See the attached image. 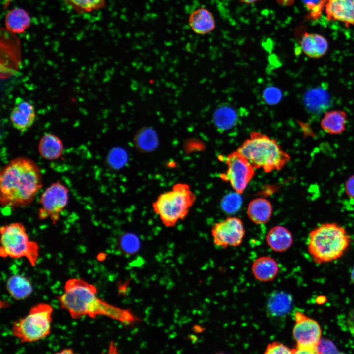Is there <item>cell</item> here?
<instances>
[{
	"label": "cell",
	"mask_w": 354,
	"mask_h": 354,
	"mask_svg": "<svg viewBox=\"0 0 354 354\" xmlns=\"http://www.w3.org/2000/svg\"><path fill=\"white\" fill-rule=\"evenodd\" d=\"M42 176L31 159L18 157L0 173V203L3 208L25 207L32 203L42 187Z\"/></svg>",
	"instance_id": "6da1fadb"
},
{
	"label": "cell",
	"mask_w": 354,
	"mask_h": 354,
	"mask_svg": "<svg viewBox=\"0 0 354 354\" xmlns=\"http://www.w3.org/2000/svg\"><path fill=\"white\" fill-rule=\"evenodd\" d=\"M64 292L59 297L61 307L73 319L88 316L95 318L104 315L112 319L129 321L132 318L129 312L111 305L99 298L96 287L79 278L68 279Z\"/></svg>",
	"instance_id": "7a4b0ae2"
},
{
	"label": "cell",
	"mask_w": 354,
	"mask_h": 354,
	"mask_svg": "<svg viewBox=\"0 0 354 354\" xmlns=\"http://www.w3.org/2000/svg\"><path fill=\"white\" fill-rule=\"evenodd\" d=\"M351 242V236L344 227L335 222H326L310 231L307 249L314 263L321 264L340 258Z\"/></svg>",
	"instance_id": "3957f363"
},
{
	"label": "cell",
	"mask_w": 354,
	"mask_h": 354,
	"mask_svg": "<svg viewBox=\"0 0 354 354\" xmlns=\"http://www.w3.org/2000/svg\"><path fill=\"white\" fill-rule=\"evenodd\" d=\"M254 169L262 168L266 173L280 170L290 160L276 140L254 131L237 150Z\"/></svg>",
	"instance_id": "277c9868"
},
{
	"label": "cell",
	"mask_w": 354,
	"mask_h": 354,
	"mask_svg": "<svg viewBox=\"0 0 354 354\" xmlns=\"http://www.w3.org/2000/svg\"><path fill=\"white\" fill-rule=\"evenodd\" d=\"M195 200L196 196L188 184L177 183L157 197L152 208L163 225L171 228L186 218Z\"/></svg>",
	"instance_id": "5b68a950"
},
{
	"label": "cell",
	"mask_w": 354,
	"mask_h": 354,
	"mask_svg": "<svg viewBox=\"0 0 354 354\" xmlns=\"http://www.w3.org/2000/svg\"><path fill=\"white\" fill-rule=\"evenodd\" d=\"M0 255L3 258L24 257L32 266H36L39 256L38 244L29 238L23 224L16 222L0 228Z\"/></svg>",
	"instance_id": "8992f818"
},
{
	"label": "cell",
	"mask_w": 354,
	"mask_h": 354,
	"mask_svg": "<svg viewBox=\"0 0 354 354\" xmlns=\"http://www.w3.org/2000/svg\"><path fill=\"white\" fill-rule=\"evenodd\" d=\"M53 308L46 303L30 308L27 315L13 322L11 332L21 343H32L48 336L51 329Z\"/></svg>",
	"instance_id": "52a82bcc"
},
{
	"label": "cell",
	"mask_w": 354,
	"mask_h": 354,
	"mask_svg": "<svg viewBox=\"0 0 354 354\" xmlns=\"http://www.w3.org/2000/svg\"><path fill=\"white\" fill-rule=\"evenodd\" d=\"M294 319L292 335L296 344L292 354L319 353L322 331L318 322L300 311L295 312Z\"/></svg>",
	"instance_id": "ba28073f"
},
{
	"label": "cell",
	"mask_w": 354,
	"mask_h": 354,
	"mask_svg": "<svg viewBox=\"0 0 354 354\" xmlns=\"http://www.w3.org/2000/svg\"><path fill=\"white\" fill-rule=\"evenodd\" d=\"M69 190L59 180L52 183L42 193L37 213L38 219L49 218L53 225L59 220L61 213L67 206Z\"/></svg>",
	"instance_id": "9c48e42d"
},
{
	"label": "cell",
	"mask_w": 354,
	"mask_h": 354,
	"mask_svg": "<svg viewBox=\"0 0 354 354\" xmlns=\"http://www.w3.org/2000/svg\"><path fill=\"white\" fill-rule=\"evenodd\" d=\"M226 171L220 178L228 181L236 192L242 194L253 178L254 168L237 150L230 153L225 159Z\"/></svg>",
	"instance_id": "30bf717a"
},
{
	"label": "cell",
	"mask_w": 354,
	"mask_h": 354,
	"mask_svg": "<svg viewBox=\"0 0 354 354\" xmlns=\"http://www.w3.org/2000/svg\"><path fill=\"white\" fill-rule=\"evenodd\" d=\"M213 242L217 246H237L242 243L245 229L242 221L238 218L229 217L216 223L211 229Z\"/></svg>",
	"instance_id": "8fae6325"
},
{
	"label": "cell",
	"mask_w": 354,
	"mask_h": 354,
	"mask_svg": "<svg viewBox=\"0 0 354 354\" xmlns=\"http://www.w3.org/2000/svg\"><path fill=\"white\" fill-rule=\"evenodd\" d=\"M36 118L34 106L22 98H17L10 113V120L13 127L21 132L29 130Z\"/></svg>",
	"instance_id": "7c38bea8"
},
{
	"label": "cell",
	"mask_w": 354,
	"mask_h": 354,
	"mask_svg": "<svg viewBox=\"0 0 354 354\" xmlns=\"http://www.w3.org/2000/svg\"><path fill=\"white\" fill-rule=\"evenodd\" d=\"M324 8L328 20L354 26V0H324Z\"/></svg>",
	"instance_id": "4fadbf2b"
},
{
	"label": "cell",
	"mask_w": 354,
	"mask_h": 354,
	"mask_svg": "<svg viewBox=\"0 0 354 354\" xmlns=\"http://www.w3.org/2000/svg\"><path fill=\"white\" fill-rule=\"evenodd\" d=\"M188 25L194 33L200 35L209 33L216 27L213 14L204 7L196 9L190 14Z\"/></svg>",
	"instance_id": "5bb4252c"
},
{
	"label": "cell",
	"mask_w": 354,
	"mask_h": 354,
	"mask_svg": "<svg viewBox=\"0 0 354 354\" xmlns=\"http://www.w3.org/2000/svg\"><path fill=\"white\" fill-rule=\"evenodd\" d=\"M252 274L257 280L261 282L272 281L279 272L278 263L272 257L261 256L252 263Z\"/></svg>",
	"instance_id": "9a60e30c"
},
{
	"label": "cell",
	"mask_w": 354,
	"mask_h": 354,
	"mask_svg": "<svg viewBox=\"0 0 354 354\" xmlns=\"http://www.w3.org/2000/svg\"><path fill=\"white\" fill-rule=\"evenodd\" d=\"M300 44L303 53L311 58L317 59L323 57L328 48L326 38L316 33H304Z\"/></svg>",
	"instance_id": "2e32d148"
},
{
	"label": "cell",
	"mask_w": 354,
	"mask_h": 354,
	"mask_svg": "<svg viewBox=\"0 0 354 354\" xmlns=\"http://www.w3.org/2000/svg\"><path fill=\"white\" fill-rule=\"evenodd\" d=\"M61 140L56 135L51 133L44 134L39 140L38 150L42 158L54 160L59 158L63 151Z\"/></svg>",
	"instance_id": "e0dca14e"
},
{
	"label": "cell",
	"mask_w": 354,
	"mask_h": 354,
	"mask_svg": "<svg viewBox=\"0 0 354 354\" xmlns=\"http://www.w3.org/2000/svg\"><path fill=\"white\" fill-rule=\"evenodd\" d=\"M347 114L343 110H333L326 112L320 121L322 130L330 135H338L346 130Z\"/></svg>",
	"instance_id": "ac0fdd59"
},
{
	"label": "cell",
	"mask_w": 354,
	"mask_h": 354,
	"mask_svg": "<svg viewBox=\"0 0 354 354\" xmlns=\"http://www.w3.org/2000/svg\"><path fill=\"white\" fill-rule=\"evenodd\" d=\"M266 241L274 251L283 252L292 245L293 239L291 233L285 227L276 226L272 228L266 236Z\"/></svg>",
	"instance_id": "d6986e66"
},
{
	"label": "cell",
	"mask_w": 354,
	"mask_h": 354,
	"mask_svg": "<svg viewBox=\"0 0 354 354\" xmlns=\"http://www.w3.org/2000/svg\"><path fill=\"white\" fill-rule=\"evenodd\" d=\"M6 289L11 297L16 300H24L33 292L31 282L26 277L20 274L12 275L8 278Z\"/></svg>",
	"instance_id": "ffe728a7"
},
{
	"label": "cell",
	"mask_w": 354,
	"mask_h": 354,
	"mask_svg": "<svg viewBox=\"0 0 354 354\" xmlns=\"http://www.w3.org/2000/svg\"><path fill=\"white\" fill-rule=\"evenodd\" d=\"M6 29L13 34L22 33L30 27V17L28 13L21 8L9 11L5 17Z\"/></svg>",
	"instance_id": "44dd1931"
},
{
	"label": "cell",
	"mask_w": 354,
	"mask_h": 354,
	"mask_svg": "<svg viewBox=\"0 0 354 354\" xmlns=\"http://www.w3.org/2000/svg\"><path fill=\"white\" fill-rule=\"evenodd\" d=\"M272 212L271 203L261 198L252 200L247 207V214L250 220L255 224H261L267 222Z\"/></svg>",
	"instance_id": "7402d4cb"
},
{
	"label": "cell",
	"mask_w": 354,
	"mask_h": 354,
	"mask_svg": "<svg viewBox=\"0 0 354 354\" xmlns=\"http://www.w3.org/2000/svg\"><path fill=\"white\" fill-rule=\"evenodd\" d=\"M237 118V114L235 109L228 105L219 107L213 115L214 123L217 128L221 131L232 128L236 125Z\"/></svg>",
	"instance_id": "603a6c76"
},
{
	"label": "cell",
	"mask_w": 354,
	"mask_h": 354,
	"mask_svg": "<svg viewBox=\"0 0 354 354\" xmlns=\"http://www.w3.org/2000/svg\"><path fill=\"white\" fill-rule=\"evenodd\" d=\"M291 302V297L287 294L282 292L275 293L268 300L267 309L272 315L279 317L288 312Z\"/></svg>",
	"instance_id": "cb8c5ba5"
},
{
	"label": "cell",
	"mask_w": 354,
	"mask_h": 354,
	"mask_svg": "<svg viewBox=\"0 0 354 354\" xmlns=\"http://www.w3.org/2000/svg\"><path fill=\"white\" fill-rule=\"evenodd\" d=\"M134 143L140 151L148 153L155 149L158 145V138L154 130L145 128L140 130L134 138Z\"/></svg>",
	"instance_id": "d4e9b609"
},
{
	"label": "cell",
	"mask_w": 354,
	"mask_h": 354,
	"mask_svg": "<svg viewBox=\"0 0 354 354\" xmlns=\"http://www.w3.org/2000/svg\"><path fill=\"white\" fill-rule=\"evenodd\" d=\"M72 10L79 14L88 13L103 8L106 0H63Z\"/></svg>",
	"instance_id": "484cf974"
},
{
	"label": "cell",
	"mask_w": 354,
	"mask_h": 354,
	"mask_svg": "<svg viewBox=\"0 0 354 354\" xmlns=\"http://www.w3.org/2000/svg\"><path fill=\"white\" fill-rule=\"evenodd\" d=\"M117 245L121 252L131 255L139 251L141 243L137 236L132 233L127 232L119 236L117 240Z\"/></svg>",
	"instance_id": "4316f807"
},
{
	"label": "cell",
	"mask_w": 354,
	"mask_h": 354,
	"mask_svg": "<svg viewBox=\"0 0 354 354\" xmlns=\"http://www.w3.org/2000/svg\"><path fill=\"white\" fill-rule=\"evenodd\" d=\"M242 202L240 194L236 192L230 193L223 198L221 202V206L225 212L234 213L240 209Z\"/></svg>",
	"instance_id": "83f0119b"
},
{
	"label": "cell",
	"mask_w": 354,
	"mask_h": 354,
	"mask_svg": "<svg viewBox=\"0 0 354 354\" xmlns=\"http://www.w3.org/2000/svg\"><path fill=\"white\" fill-rule=\"evenodd\" d=\"M127 159L126 152L120 148L112 149L108 153L106 163L107 165L114 170L122 167Z\"/></svg>",
	"instance_id": "f1b7e54d"
},
{
	"label": "cell",
	"mask_w": 354,
	"mask_h": 354,
	"mask_svg": "<svg viewBox=\"0 0 354 354\" xmlns=\"http://www.w3.org/2000/svg\"><path fill=\"white\" fill-rule=\"evenodd\" d=\"M263 96L266 102L270 105H274L280 101L282 97V93L278 88L269 87L264 90Z\"/></svg>",
	"instance_id": "f546056e"
},
{
	"label": "cell",
	"mask_w": 354,
	"mask_h": 354,
	"mask_svg": "<svg viewBox=\"0 0 354 354\" xmlns=\"http://www.w3.org/2000/svg\"><path fill=\"white\" fill-rule=\"evenodd\" d=\"M265 354H292V349L284 344L274 341L267 345L264 353Z\"/></svg>",
	"instance_id": "4dcf8cb0"
},
{
	"label": "cell",
	"mask_w": 354,
	"mask_h": 354,
	"mask_svg": "<svg viewBox=\"0 0 354 354\" xmlns=\"http://www.w3.org/2000/svg\"><path fill=\"white\" fill-rule=\"evenodd\" d=\"M307 7L310 10L311 14L314 17L319 15L324 8V0H302Z\"/></svg>",
	"instance_id": "1f68e13d"
},
{
	"label": "cell",
	"mask_w": 354,
	"mask_h": 354,
	"mask_svg": "<svg viewBox=\"0 0 354 354\" xmlns=\"http://www.w3.org/2000/svg\"><path fill=\"white\" fill-rule=\"evenodd\" d=\"M345 190L347 196L354 200V174L350 176L346 181Z\"/></svg>",
	"instance_id": "d6a6232c"
},
{
	"label": "cell",
	"mask_w": 354,
	"mask_h": 354,
	"mask_svg": "<svg viewBox=\"0 0 354 354\" xmlns=\"http://www.w3.org/2000/svg\"><path fill=\"white\" fill-rule=\"evenodd\" d=\"M346 326L349 333L354 337V307L351 309L347 313Z\"/></svg>",
	"instance_id": "836d02e7"
},
{
	"label": "cell",
	"mask_w": 354,
	"mask_h": 354,
	"mask_svg": "<svg viewBox=\"0 0 354 354\" xmlns=\"http://www.w3.org/2000/svg\"><path fill=\"white\" fill-rule=\"evenodd\" d=\"M56 353L60 354H72L74 353V352L71 349H65Z\"/></svg>",
	"instance_id": "e575fe53"
},
{
	"label": "cell",
	"mask_w": 354,
	"mask_h": 354,
	"mask_svg": "<svg viewBox=\"0 0 354 354\" xmlns=\"http://www.w3.org/2000/svg\"><path fill=\"white\" fill-rule=\"evenodd\" d=\"M241 2L246 4H251L254 3L259 0H239Z\"/></svg>",
	"instance_id": "d590c367"
},
{
	"label": "cell",
	"mask_w": 354,
	"mask_h": 354,
	"mask_svg": "<svg viewBox=\"0 0 354 354\" xmlns=\"http://www.w3.org/2000/svg\"><path fill=\"white\" fill-rule=\"evenodd\" d=\"M350 280L351 283L354 284V267L352 268L350 273Z\"/></svg>",
	"instance_id": "8d00e7d4"
}]
</instances>
